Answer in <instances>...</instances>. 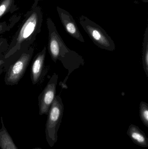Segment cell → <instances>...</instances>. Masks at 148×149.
Here are the masks:
<instances>
[{
    "instance_id": "obj_3",
    "label": "cell",
    "mask_w": 148,
    "mask_h": 149,
    "mask_svg": "<svg viewBox=\"0 0 148 149\" xmlns=\"http://www.w3.org/2000/svg\"><path fill=\"white\" fill-rule=\"evenodd\" d=\"M34 52V48L30 46L5 58L4 81L6 85L14 86L18 84L26 72Z\"/></svg>"
},
{
    "instance_id": "obj_18",
    "label": "cell",
    "mask_w": 148,
    "mask_h": 149,
    "mask_svg": "<svg viewBox=\"0 0 148 149\" xmlns=\"http://www.w3.org/2000/svg\"><path fill=\"white\" fill-rule=\"evenodd\" d=\"M141 1L145 3H148V0H141Z\"/></svg>"
},
{
    "instance_id": "obj_19",
    "label": "cell",
    "mask_w": 148,
    "mask_h": 149,
    "mask_svg": "<svg viewBox=\"0 0 148 149\" xmlns=\"http://www.w3.org/2000/svg\"><path fill=\"white\" fill-rule=\"evenodd\" d=\"M32 149H42L41 148H33Z\"/></svg>"
},
{
    "instance_id": "obj_14",
    "label": "cell",
    "mask_w": 148,
    "mask_h": 149,
    "mask_svg": "<svg viewBox=\"0 0 148 149\" xmlns=\"http://www.w3.org/2000/svg\"><path fill=\"white\" fill-rule=\"evenodd\" d=\"M140 116L143 124L148 127V104L141 101L140 105Z\"/></svg>"
},
{
    "instance_id": "obj_2",
    "label": "cell",
    "mask_w": 148,
    "mask_h": 149,
    "mask_svg": "<svg viewBox=\"0 0 148 149\" xmlns=\"http://www.w3.org/2000/svg\"><path fill=\"white\" fill-rule=\"evenodd\" d=\"M42 22L43 13L40 6H36L28 11L12 38L4 58L30 47L41 32Z\"/></svg>"
},
{
    "instance_id": "obj_4",
    "label": "cell",
    "mask_w": 148,
    "mask_h": 149,
    "mask_svg": "<svg viewBox=\"0 0 148 149\" xmlns=\"http://www.w3.org/2000/svg\"><path fill=\"white\" fill-rule=\"evenodd\" d=\"M64 111V106L59 95L55 98L47 114L46 124V139L50 147H53L57 141V133L61 125Z\"/></svg>"
},
{
    "instance_id": "obj_5",
    "label": "cell",
    "mask_w": 148,
    "mask_h": 149,
    "mask_svg": "<svg viewBox=\"0 0 148 149\" xmlns=\"http://www.w3.org/2000/svg\"><path fill=\"white\" fill-rule=\"evenodd\" d=\"M79 22L98 48L109 51L115 50L116 46L114 41L100 25L83 15L79 17Z\"/></svg>"
},
{
    "instance_id": "obj_10",
    "label": "cell",
    "mask_w": 148,
    "mask_h": 149,
    "mask_svg": "<svg viewBox=\"0 0 148 149\" xmlns=\"http://www.w3.org/2000/svg\"><path fill=\"white\" fill-rule=\"evenodd\" d=\"M2 127L0 129V148L1 149H18L4 126L1 117Z\"/></svg>"
},
{
    "instance_id": "obj_7",
    "label": "cell",
    "mask_w": 148,
    "mask_h": 149,
    "mask_svg": "<svg viewBox=\"0 0 148 149\" xmlns=\"http://www.w3.org/2000/svg\"><path fill=\"white\" fill-rule=\"evenodd\" d=\"M56 10L61 22L67 33L76 40L84 43L85 41L83 36L70 13L59 6L56 7Z\"/></svg>"
},
{
    "instance_id": "obj_6",
    "label": "cell",
    "mask_w": 148,
    "mask_h": 149,
    "mask_svg": "<svg viewBox=\"0 0 148 149\" xmlns=\"http://www.w3.org/2000/svg\"><path fill=\"white\" fill-rule=\"evenodd\" d=\"M58 75L54 73L47 84L38 96L39 113L41 116L47 115L56 94Z\"/></svg>"
},
{
    "instance_id": "obj_17",
    "label": "cell",
    "mask_w": 148,
    "mask_h": 149,
    "mask_svg": "<svg viewBox=\"0 0 148 149\" xmlns=\"http://www.w3.org/2000/svg\"><path fill=\"white\" fill-rule=\"evenodd\" d=\"M38 1H39V0H36V3L33 4V6H32V8H35L36 6H37V2H38Z\"/></svg>"
},
{
    "instance_id": "obj_15",
    "label": "cell",
    "mask_w": 148,
    "mask_h": 149,
    "mask_svg": "<svg viewBox=\"0 0 148 149\" xmlns=\"http://www.w3.org/2000/svg\"><path fill=\"white\" fill-rule=\"evenodd\" d=\"M8 40L6 38H0V59L4 58L5 53L8 51L9 47Z\"/></svg>"
},
{
    "instance_id": "obj_8",
    "label": "cell",
    "mask_w": 148,
    "mask_h": 149,
    "mask_svg": "<svg viewBox=\"0 0 148 149\" xmlns=\"http://www.w3.org/2000/svg\"><path fill=\"white\" fill-rule=\"evenodd\" d=\"M47 48L43 47L34 57L30 67V78L33 85L40 82L44 74V64L46 58Z\"/></svg>"
},
{
    "instance_id": "obj_11",
    "label": "cell",
    "mask_w": 148,
    "mask_h": 149,
    "mask_svg": "<svg viewBox=\"0 0 148 149\" xmlns=\"http://www.w3.org/2000/svg\"><path fill=\"white\" fill-rule=\"evenodd\" d=\"M142 63L144 72L148 77V27L147 26L144 34L142 48Z\"/></svg>"
},
{
    "instance_id": "obj_16",
    "label": "cell",
    "mask_w": 148,
    "mask_h": 149,
    "mask_svg": "<svg viewBox=\"0 0 148 149\" xmlns=\"http://www.w3.org/2000/svg\"><path fill=\"white\" fill-rule=\"evenodd\" d=\"M6 62V59L3 58L0 59V75L4 71V66Z\"/></svg>"
},
{
    "instance_id": "obj_1",
    "label": "cell",
    "mask_w": 148,
    "mask_h": 149,
    "mask_svg": "<svg viewBox=\"0 0 148 149\" xmlns=\"http://www.w3.org/2000/svg\"><path fill=\"white\" fill-rule=\"evenodd\" d=\"M47 25L48 30V49L53 62L59 61L68 73L63 82L59 83L63 88H68L66 82L70 75L76 69L85 64V61L80 54L71 50L66 45L59 35L56 27L50 17L47 19Z\"/></svg>"
},
{
    "instance_id": "obj_12",
    "label": "cell",
    "mask_w": 148,
    "mask_h": 149,
    "mask_svg": "<svg viewBox=\"0 0 148 149\" xmlns=\"http://www.w3.org/2000/svg\"><path fill=\"white\" fill-rule=\"evenodd\" d=\"M18 9L15 0H1L0 1V19L7 13H13Z\"/></svg>"
},
{
    "instance_id": "obj_13",
    "label": "cell",
    "mask_w": 148,
    "mask_h": 149,
    "mask_svg": "<svg viewBox=\"0 0 148 149\" xmlns=\"http://www.w3.org/2000/svg\"><path fill=\"white\" fill-rule=\"evenodd\" d=\"M20 17L14 16L11 19H10L8 23H7L6 22L0 23V36L6 31L10 30L14 26L15 24L20 20Z\"/></svg>"
},
{
    "instance_id": "obj_9",
    "label": "cell",
    "mask_w": 148,
    "mask_h": 149,
    "mask_svg": "<svg viewBox=\"0 0 148 149\" xmlns=\"http://www.w3.org/2000/svg\"><path fill=\"white\" fill-rule=\"evenodd\" d=\"M127 134L135 144L143 148L148 147V138L139 127L134 124H130Z\"/></svg>"
}]
</instances>
